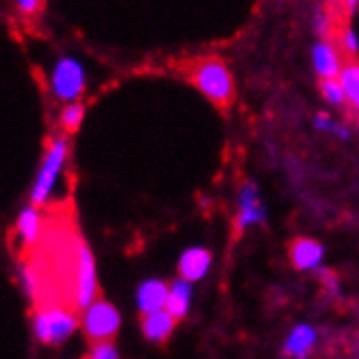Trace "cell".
<instances>
[{
  "label": "cell",
  "instance_id": "ba28073f",
  "mask_svg": "<svg viewBox=\"0 0 359 359\" xmlns=\"http://www.w3.org/2000/svg\"><path fill=\"white\" fill-rule=\"evenodd\" d=\"M177 318L168 309H157L151 313H144L142 318V331L146 335V340L151 342H163L168 335L172 333Z\"/></svg>",
  "mask_w": 359,
  "mask_h": 359
},
{
  "label": "cell",
  "instance_id": "5bb4252c",
  "mask_svg": "<svg viewBox=\"0 0 359 359\" xmlns=\"http://www.w3.org/2000/svg\"><path fill=\"white\" fill-rule=\"evenodd\" d=\"M189 299H192V287H189L187 279H179L172 283L170 294H168V301H165V309L170 311L177 320L185 318V313L189 309Z\"/></svg>",
  "mask_w": 359,
  "mask_h": 359
},
{
  "label": "cell",
  "instance_id": "ac0fdd59",
  "mask_svg": "<svg viewBox=\"0 0 359 359\" xmlns=\"http://www.w3.org/2000/svg\"><path fill=\"white\" fill-rule=\"evenodd\" d=\"M320 92L323 96L333 102V104H342L346 100V94H344V88H342V83L340 81H335V79H323L320 81Z\"/></svg>",
  "mask_w": 359,
  "mask_h": 359
},
{
  "label": "cell",
  "instance_id": "9c48e42d",
  "mask_svg": "<svg viewBox=\"0 0 359 359\" xmlns=\"http://www.w3.org/2000/svg\"><path fill=\"white\" fill-rule=\"evenodd\" d=\"M266 209L257 196L255 185H244L242 198H240V216H238V231L246 229L252 222H264Z\"/></svg>",
  "mask_w": 359,
  "mask_h": 359
},
{
  "label": "cell",
  "instance_id": "d6986e66",
  "mask_svg": "<svg viewBox=\"0 0 359 359\" xmlns=\"http://www.w3.org/2000/svg\"><path fill=\"white\" fill-rule=\"evenodd\" d=\"M90 357L92 359H114V357H118V351L109 340H100V342H94Z\"/></svg>",
  "mask_w": 359,
  "mask_h": 359
},
{
  "label": "cell",
  "instance_id": "ffe728a7",
  "mask_svg": "<svg viewBox=\"0 0 359 359\" xmlns=\"http://www.w3.org/2000/svg\"><path fill=\"white\" fill-rule=\"evenodd\" d=\"M316 126H318V129H325V131H331L333 135H337V137H348V131L344 129V126H337L335 122H331V118L329 116H318L316 118Z\"/></svg>",
  "mask_w": 359,
  "mask_h": 359
},
{
  "label": "cell",
  "instance_id": "4fadbf2b",
  "mask_svg": "<svg viewBox=\"0 0 359 359\" xmlns=\"http://www.w3.org/2000/svg\"><path fill=\"white\" fill-rule=\"evenodd\" d=\"M340 83H342L351 107L359 111V61L355 57L344 59L342 68H340Z\"/></svg>",
  "mask_w": 359,
  "mask_h": 359
},
{
  "label": "cell",
  "instance_id": "5b68a950",
  "mask_svg": "<svg viewBox=\"0 0 359 359\" xmlns=\"http://www.w3.org/2000/svg\"><path fill=\"white\" fill-rule=\"evenodd\" d=\"M120 327V313L107 301H94L83 313V331L92 342L111 340Z\"/></svg>",
  "mask_w": 359,
  "mask_h": 359
},
{
  "label": "cell",
  "instance_id": "7c38bea8",
  "mask_svg": "<svg viewBox=\"0 0 359 359\" xmlns=\"http://www.w3.org/2000/svg\"><path fill=\"white\" fill-rule=\"evenodd\" d=\"M313 66H316V72H318L323 79H335L340 74V57H337V50L323 41L313 48Z\"/></svg>",
  "mask_w": 359,
  "mask_h": 359
},
{
  "label": "cell",
  "instance_id": "52a82bcc",
  "mask_svg": "<svg viewBox=\"0 0 359 359\" xmlns=\"http://www.w3.org/2000/svg\"><path fill=\"white\" fill-rule=\"evenodd\" d=\"M325 255V248L320 242L309 238H297L290 244V259L297 270H311L320 264Z\"/></svg>",
  "mask_w": 359,
  "mask_h": 359
},
{
  "label": "cell",
  "instance_id": "3957f363",
  "mask_svg": "<svg viewBox=\"0 0 359 359\" xmlns=\"http://www.w3.org/2000/svg\"><path fill=\"white\" fill-rule=\"evenodd\" d=\"M96 268L92 250L86 242H76V264H74V307L86 309L96 301Z\"/></svg>",
  "mask_w": 359,
  "mask_h": 359
},
{
  "label": "cell",
  "instance_id": "30bf717a",
  "mask_svg": "<svg viewBox=\"0 0 359 359\" xmlns=\"http://www.w3.org/2000/svg\"><path fill=\"white\" fill-rule=\"evenodd\" d=\"M209 264H211L209 250L189 248V250L183 252V257L179 262V272H181L183 279H187L189 283H192V281H198V279L205 277L207 270H209Z\"/></svg>",
  "mask_w": 359,
  "mask_h": 359
},
{
  "label": "cell",
  "instance_id": "2e32d148",
  "mask_svg": "<svg viewBox=\"0 0 359 359\" xmlns=\"http://www.w3.org/2000/svg\"><path fill=\"white\" fill-rule=\"evenodd\" d=\"M313 342H316V331L311 327L303 325V327H297V329L292 331L290 340L285 344V351L290 355H294V357H303V355L309 353Z\"/></svg>",
  "mask_w": 359,
  "mask_h": 359
},
{
  "label": "cell",
  "instance_id": "277c9868",
  "mask_svg": "<svg viewBox=\"0 0 359 359\" xmlns=\"http://www.w3.org/2000/svg\"><path fill=\"white\" fill-rule=\"evenodd\" d=\"M68 157V144L63 140H57L55 144H50V149L44 157V163L39 168V175L33 183V189H31V203L37 207V205H44L53 192L55 187V181L61 172L63 168V161Z\"/></svg>",
  "mask_w": 359,
  "mask_h": 359
},
{
  "label": "cell",
  "instance_id": "6da1fadb",
  "mask_svg": "<svg viewBox=\"0 0 359 359\" xmlns=\"http://www.w3.org/2000/svg\"><path fill=\"white\" fill-rule=\"evenodd\" d=\"M185 74L216 107H231V102L236 98V86L224 61H220L218 57L194 59L185 66Z\"/></svg>",
  "mask_w": 359,
  "mask_h": 359
},
{
  "label": "cell",
  "instance_id": "9a60e30c",
  "mask_svg": "<svg viewBox=\"0 0 359 359\" xmlns=\"http://www.w3.org/2000/svg\"><path fill=\"white\" fill-rule=\"evenodd\" d=\"M18 233H20V238L25 240L27 246H33L39 240L41 220H39V214L35 211V207H27L22 214H20V218H18Z\"/></svg>",
  "mask_w": 359,
  "mask_h": 359
},
{
  "label": "cell",
  "instance_id": "7a4b0ae2",
  "mask_svg": "<svg viewBox=\"0 0 359 359\" xmlns=\"http://www.w3.org/2000/svg\"><path fill=\"white\" fill-rule=\"evenodd\" d=\"M76 316L72 309L59 307V305H48L41 307L35 313L33 320V331L35 337L41 344L48 346H61L76 329Z\"/></svg>",
  "mask_w": 359,
  "mask_h": 359
},
{
  "label": "cell",
  "instance_id": "8992f818",
  "mask_svg": "<svg viewBox=\"0 0 359 359\" xmlns=\"http://www.w3.org/2000/svg\"><path fill=\"white\" fill-rule=\"evenodd\" d=\"M83 88H86L83 66L72 57H63L53 70V92H55V96L59 100L72 102L74 98L81 96Z\"/></svg>",
  "mask_w": 359,
  "mask_h": 359
},
{
  "label": "cell",
  "instance_id": "44dd1931",
  "mask_svg": "<svg viewBox=\"0 0 359 359\" xmlns=\"http://www.w3.org/2000/svg\"><path fill=\"white\" fill-rule=\"evenodd\" d=\"M335 5H337V18L333 20V22H346V18L351 15V11L355 9L357 5V0H335Z\"/></svg>",
  "mask_w": 359,
  "mask_h": 359
},
{
  "label": "cell",
  "instance_id": "7402d4cb",
  "mask_svg": "<svg viewBox=\"0 0 359 359\" xmlns=\"http://www.w3.org/2000/svg\"><path fill=\"white\" fill-rule=\"evenodd\" d=\"M15 5L22 9L25 13H35L41 7V0H15Z\"/></svg>",
  "mask_w": 359,
  "mask_h": 359
},
{
  "label": "cell",
  "instance_id": "8fae6325",
  "mask_svg": "<svg viewBox=\"0 0 359 359\" xmlns=\"http://www.w3.org/2000/svg\"><path fill=\"white\" fill-rule=\"evenodd\" d=\"M168 294H170V287H168L163 281H146L140 285L137 290V305L142 309V313H151L157 309L165 307Z\"/></svg>",
  "mask_w": 359,
  "mask_h": 359
},
{
  "label": "cell",
  "instance_id": "e0dca14e",
  "mask_svg": "<svg viewBox=\"0 0 359 359\" xmlns=\"http://www.w3.org/2000/svg\"><path fill=\"white\" fill-rule=\"evenodd\" d=\"M83 116H86V109H83V104H79V102H70L66 109H63V114H61V124H63V129L66 131H70V133H74L79 126H81V122H83Z\"/></svg>",
  "mask_w": 359,
  "mask_h": 359
}]
</instances>
